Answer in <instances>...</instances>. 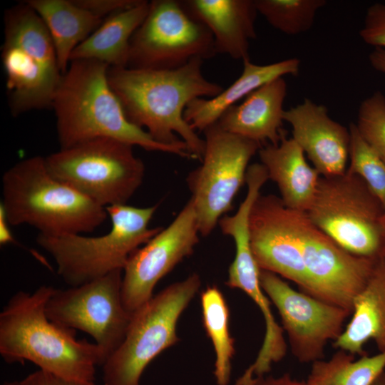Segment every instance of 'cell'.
Instances as JSON below:
<instances>
[{"mask_svg":"<svg viewBox=\"0 0 385 385\" xmlns=\"http://www.w3.org/2000/svg\"><path fill=\"white\" fill-rule=\"evenodd\" d=\"M203 60L192 59L173 70L109 67L110 86L128 120L155 141L186 145L194 159L202 160L205 140L184 118L188 104L197 98H213L223 91L202 74Z\"/></svg>","mask_w":385,"mask_h":385,"instance_id":"6da1fadb","label":"cell"},{"mask_svg":"<svg viewBox=\"0 0 385 385\" xmlns=\"http://www.w3.org/2000/svg\"><path fill=\"white\" fill-rule=\"evenodd\" d=\"M54 288L19 291L0 313V354L7 363L29 361L41 370L96 385V369L108 356L96 343L78 339L73 329L51 321L46 303Z\"/></svg>","mask_w":385,"mask_h":385,"instance_id":"7a4b0ae2","label":"cell"},{"mask_svg":"<svg viewBox=\"0 0 385 385\" xmlns=\"http://www.w3.org/2000/svg\"><path fill=\"white\" fill-rule=\"evenodd\" d=\"M109 66L93 59L70 61L62 75L52 102L60 149L90 140L108 138L148 151H158L192 158L186 145L155 141L145 130L127 118L111 88Z\"/></svg>","mask_w":385,"mask_h":385,"instance_id":"3957f363","label":"cell"},{"mask_svg":"<svg viewBox=\"0 0 385 385\" xmlns=\"http://www.w3.org/2000/svg\"><path fill=\"white\" fill-rule=\"evenodd\" d=\"M1 186L0 207L9 225L26 224L38 234L91 232L108 217L105 207L51 175L41 156L15 163L3 174Z\"/></svg>","mask_w":385,"mask_h":385,"instance_id":"277c9868","label":"cell"},{"mask_svg":"<svg viewBox=\"0 0 385 385\" xmlns=\"http://www.w3.org/2000/svg\"><path fill=\"white\" fill-rule=\"evenodd\" d=\"M158 206L159 203L145 207L109 206L106 209L111 228L106 234H38L36 242L54 260L62 279L77 287L114 270H123L130 255L162 230L148 227Z\"/></svg>","mask_w":385,"mask_h":385,"instance_id":"5b68a950","label":"cell"},{"mask_svg":"<svg viewBox=\"0 0 385 385\" xmlns=\"http://www.w3.org/2000/svg\"><path fill=\"white\" fill-rule=\"evenodd\" d=\"M4 20L1 56L11 114L51 108L63 73L44 23L26 1L6 9Z\"/></svg>","mask_w":385,"mask_h":385,"instance_id":"8992f818","label":"cell"},{"mask_svg":"<svg viewBox=\"0 0 385 385\" xmlns=\"http://www.w3.org/2000/svg\"><path fill=\"white\" fill-rule=\"evenodd\" d=\"M311 222L349 253L379 259L385 248V210L358 175L321 176L305 212Z\"/></svg>","mask_w":385,"mask_h":385,"instance_id":"52a82bcc","label":"cell"},{"mask_svg":"<svg viewBox=\"0 0 385 385\" xmlns=\"http://www.w3.org/2000/svg\"><path fill=\"white\" fill-rule=\"evenodd\" d=\"M133 146L100 138L45 157L48 171L98 205H124L141 185L145 165Z\"/></svg>","mask_w":385,"mask_h":385,"instance_id":"ba28073f","label":"cell"},{"mask_svg":"<svg viewBox=\"0 0 385 385\" xmlns=\"http://www.w3.org/2000/svg\"><path fill=\"white\" fill-rule=\"evenodd\" d=\"M201 279L192 273L171 284L133 313L125 339L103 366V385H140L149 363L177 344V324L198 292Z\"/></svg>","mask_w":385,"mask_h":385,"instance_id":"9c48e42d","label":"cell"},{"mask_svg":"<svg viewBox=\"0 0 385 385\" xmlns=\"http://www.w3.org/2000/svg\"><path fill=\"white\" fill-rule=\"evenodd\" d=\"M201 165L189 173L188 187L200 235L208 236L222 217L233 209L234 199L245 183L251 158L262 144L227 132L216 123L204 131Z\"/></svg>","mask_w":385,"mask_h":385,"instance_id":"30bf717a","label":"cell"},{"mask_svg":"<svg viewBox=\"0 0 385 385\" xmlns=\"http://www.w3.org/2000/svg\"><path fill=\"white\" fill-rule=\"evenodd\" d=\"M216 54L211 32L188 14L180 0H153L130 39L126 67L173 70Z\"/></svg>","mask_w":385,"mask_h":385,"instance_id":"8fae6325","label":"cell"},{"mask_svg":"<svg viewBox=\"0 0 385 385\" xmlns=\"http://www.w3.org/2000/svg\"><path fill=\"white\" fill-rule=\"evenodd\" d=\"M122 279L123 270H116L77 287L54 288L46 316L57 324L88 334L108 358L123 342L133 315L123 304Z\"/></svg>","mask_w":385,"mask_h":385,"instance_id":"7c38bea8","label":"cell"},{"mask_svg":"<svg viewBox=\"0 0 385 385\" xmlns=\"http://www.w3.org/2000/svg\"><path fill=\"white\" fill-rule=\"evenodd\" d=\"M307 277V294L352 312L355 297L369 282L378 260L344 250L315 226L305 212L294 210Z\"/></svg>","mask_w":385,"mask_h":385,"instance_id":"4fadbf2b","label":"cell"},{"mask_svg":"<svg viewBox=\"0 0 385 385\" xmlns=\"http://www.w3.org/2000/svg\"><path fill=\"white\" fill-rule=\"evenodd\" d=\"M260 285L275 306L291 352L301 363L323 359L326 346L342 333L351 312L290 287L271 272H260Z\"/></svg>","mask_w":385,"mask_h":385,"instance_id":"5bb4252c","label":"cell"},{"mask_svg":"<svg viewBox=\"0 0 385 385\" xmlns=\"http://www.w3.org/2000/svg\"><path fill=\"white\" fill-rule=\"evenodd\" d=\"M193 202L188 200L175 219L146 244L134 251L123 270L121 294L125 309L133 314L153 297L156 284L199 242Z\"/></svg>","mask_w":385,"mask_h":385,"instance_id":"9a60e30c","label":"cell"},{"mask_svg":"<svg viewBox=\"0 0 385 385\" xmlns=\"http://www.w3.org/2000/svg\"><path fill=\"white\" fill-rule=\"evenodd\" d=\"M250 246L260 270L298 285L307 294L308 280L294 220V210L274 195H261L249 219Z\"/></svg>","mask_w":385,"mask_h":385,"instance_id":"2e32d148","label":"cell"},{"mask_svg":"<svg viewBox=\"0 0 385 385\" xmlns=\"http://www.w3.org/2000/svg\"><path fill=\"white\" fill-rule=\"evenodd\" d=\"M284 121L321 176L345 173L349 156L350 132L332 119L327 107L309 98L285 110Z\"/></svg>","mask_w":385,"mask_h":385,"instance_id":"e0dca14e","label":"cell"},{"mask_svg":"<svg viewBox=\"0 0 385 385\" xmlns=\"http://www.w3.org/2000/svg\"><path fill=\"white\" fill-rule=\"evenodd\" d=\"M185 10L211 32L217 54L250 59V41L256 38L258 14L255 0H180Z\"/></svg>","mask_w":385,"mask_h":385,"instance_id":"ac0fdd59","label":"cell"},{"mask_svg":"<svg viewBox=\"0 0 385 385\" xmlns=\"http://www.w3.org/2000/svg\"><path fill=\"white\" fill-rule=\"evenodd\" d=\"M286 95L284 78L274 79L229 108L215 123L227 132L260 144L278 145L285 133L282 124Z\"/></svg>","mask_w":385,"mask_h":385,"instance_id":"d6986e66","label":"cell"},{"mask_svg":"<svg viewBox=\"0 0 385 385\" xmlns=\"http://www.w3.org/2000/svg\"><path fill=\"white\" fill-rule=\"evenodd\" d=\"M258 154L269 179L277 184L284 205L294 210L307 212L321 175L307 162L297 143L292 138H287L284 133L278 145L267 143Z\"/></svg>","mask_w":385,"mask_h":385,"instance_id":"ffe728a7","label":"cell"},{"mask_svg":"<svg viewBox=\"0 0 385 385\" xmlns=\"http://www.w3.org/2000/svg\"><path fill=\"white\" fill-rule=\"evenodd\" d=\"M242 63L241 75L229 87L213 98H197L188 104L183 116L194 130L203 132L229 108L263 85L286 75L297 76L300 66L297 58L266 65L253 63L250 59Z\"/></svg>","mask_w":385,"mask_h":385,"instance_id":"44dd1931","label":"cell"},{"mask_svg":"<svg viewBox=\"0 0 385 385\" xmlns=\"http://www.w3.org/2000/svg\"><path fill=\"white\" fill-rule=\"evenodd\" d=\"M373 340L385 352V261L381 257L369 282L355 297L351 318L333 342L337 349L362 356L364 345Z\"/></svg>","mask_w":385,"mask_h":385,"instance_id":"7402d4cb","label":"cell"},{"mask_svg":"<svg viewBox=\"0 0 385 385\" xmlns=\"http://www.w3.org/2000/svg\"><path fill=\"white\" fill-rule=\"evenodd\" d=\"M260 272L255 262L231 263L225 282L227 286L241 289L253 300L262 313L265 324V337L258 354L255 361L237 380V384L253 376L266 375L271 370L272 365L281 361L287 353L284 331L276 322L270 308V301L260 285Z\"/></svg>","mask_w":385,"mask_h":385,"instance_id":"603a6c76","label":"cell"},{"mask_svg":"<svg viewBox=\"0 0 385 385\" xmlns=\"http://www.w3.org/2000/svg\"><path fill=\"white\" fill-rule=\"evenodd\" d=\"M44 23L63 74L76 48L103 21L74 0H26Z\"/></svg>","mask_w":385,"mask_h":385,"instance_id":"cb8c5ba5","label":"cell"},{"mask_svg":"<svg viewBox=\"0 0 385 385\" xmlns=\"http://www.w3.org/2000/svg\"><path fill=\"white\" fill-rule=\"evenodd\" d=\"M149 2L135 6L106 18L102 24L73 51L71 61L93 59L109 67H126L130 39L147 15Z\"/></svg>","mask_w":385,"mask_h":385,"instance_id":"d4e9b609","label":"cell"},{"mask_svg":"<svg viewBox=\"0 0 385 385\" xmlns=\"http://www.w3.org/2000/svg\"><path fill=\"white\" fill-rule=\"evenodd\" d=\"M202 323L215 354L214 376L217 385H228L235 339L229 329L230 311L223 294L216 285L208 286L200 295Z\"/></svg>","mask_w":385,"mask_h":385,"instance_id":"484cf974","label":"cell"},{"mask_svg":"<svg viewBox=\"0 0 385 385\" xmlns=\"http://www.w3.org/2000/svg\"><path fill=\"white\" fill-rule=\"evenodd\" d=\"M385 369V352L355 355L338 349L328 359L312 363L307 385H371Z\"/></svg>","mask_w":385,"mask_h":385,"instance_id":"4316f807","label":"cell"},{"mask_svg":"<svg viewBox=\"0 0 385 385\" xmlns=\"http://www.w3.org/2000/svg\"><path fill=\"white\" fill-rule=\"evenodd\" d=\"M257 12L273 28L287 35H297L313 26L317 11L326 0H255Z\"/></svg>","mask_w":385,"mask_h":385,"instance_id":"83f0119b","label":"cell"},{"mask_svg":"<svg viewBox=\"0 0 385 385\" xmlns=\"http://www.w3.org/2000/svg\"><path fill=\"white\" fill-rule=\"evenodd\" d=\"M349 129V164L346 171L359 176L385 210V163L364 140L355 123H350Z\"/></svg>","mask_w":385,"mask_h":385,"instance_id":"f1b7e54d","label":"cell"},{"mask_svg":"<svg viewBox=\"0 0 385 385\" xmlns=\"http://www.w3.org/2000/svg\"><path fill=\"white\" fill-rule=\"evenodd\" d=\"M356 127L364 140L385 163V96L376 91L364 99Z\"/></svg>","mask_w":385,"mask_h":385,"instance_id":"f546056e","label":"cell"},{"mask_svg":"<svg viewBox=\"0 0 385 385\" xmlns=\"http://www.w3.org/2000/svg\"><path fill=\"white\" fill-rule=\"evenodd\" d=\"M359 34L366 44L385 49V4L375 3L367 9Z\"/></svg>","mask_w":385,"mask_h":385,"instance_id":"4dcf8cb0","label":"cell"},{"mask_svg":"<svg viewBox=\"0 0 385 385\" xmlns=\"http://www.w3.org/2000/svg\"><path fill=\"white\" fill-rule=\"evenodd\" d=\"M80 6L94 15L106 18L138 4L140 0H74Z\"/></svg>","mask_w":385,"mask_h":385,"instance_id":"1f68e13d","label":"cell"},{"mask_svg":"<svg viewBox=\"0 0 385 385\" xmlns=\"http://www.w3.org/2000/svg\"><path fill=\"white\" fill-rule=\"evenodd\" d=\"M3 385H90L38 370L21 381L5 382Z\"/></svg>","mask_w":385,"mask_h":385,"instance_id":"d6a6232c","label":"cell"},{"mask_svg":"<svg viewBox=\"0 0 385 385\" xmlns=\"http://www.w3.org/2000/svg\"><path fill=\"white\" fill-rule=\"evenodd\" d=\"M240 385H307L305 381H299L292 378L289 374L279 376H258L251 377Z\"/></svg>","mask_w":385,"mask_h":385,"instance_id":"836d02e7","label":"cell"},{"mask_svg":"<svg viewBox=\"0 0 385 385\" xmlns=\"http://www.w3.org/2000/svg\"><path fill=\"white\" fill-rule=\"evenodd\" d=\"M369 61L376 71L385 74V49L375 48L369 53Z\"/></svg>","mask_w":385,"mask_h":385,"instance_id":"e575fe53","label":"cell"},{"mask_svg":"<svg viewBox=\"0 0 385 385\" xmlns=\"http://www.w3.org/2000/svg\"><path fill=\"white\" fill-rule=\"evenodd\" d=\"M9 225V223L7 221L4 210L0 207V243L1 245L14 242Z\"/></svg>","mask_w":385,"mask_h":385,"instance_id":"d590c367","label":"cell"},{"mask_svg":"<svg viewBox=\"0 0 385 385\" xmlns=\"http://www.w3.org/2000/svg\"><path fill=\"white\" fill-rule=\"evenodd\" d=\"M371 385H385V371L378 376Z\"/></svg>","mask_w":385,"mask_h":385,"instance_id":"8d00e7d4","label":"cell"},{"mask_svg":"<svg viewBox=\"0 0 385 385\" xmlns=\"http://www.w3.org/2000/svg\"><path fill=\"white\" fill-rule=\"evenodd\" d=\"M382 257H383V259H384V261H385V248H384V253H383Z\"/></svg>","mask_w":385,"mask_h":385,"instance_id":"74e56055","label":"cell"}]
</instances>
